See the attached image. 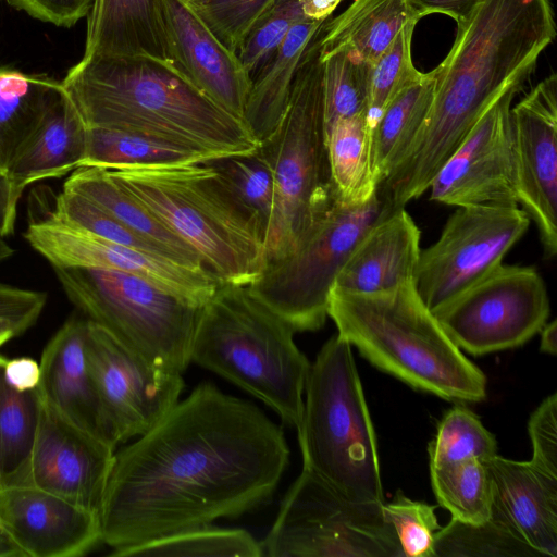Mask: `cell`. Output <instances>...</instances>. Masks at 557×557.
<instances>
[{
	"mask_svg": "<svg viewBox=\"0 0 557 557\" xmlns=\"http://www.w3.org/2000/svg\"><path fill=\"white\" fill-rule=\"evenodd\" d=\"M288 462L283 430L259 407L202 382L115 451L99 515L101 542L115 557L238 518L272 497Z\"/></svg>",
	"mask_w": 557,
	"mask_h": 557,
	"instance_id": "obj_1",
	"label": "cell"
},
{
	"mask_svg": "<svg viewBox=\"0 0 557 557\" xmlns=\"http://www.w3.org/2000/svg\"><path fill=\"white\" fill-rule=\"evenodd\" d=\"M491 519L543 557H557V475L533 462L494 456Z\"/></svg>",
	"mask_w": 557,
	"mask_h": 557,
	"instance_id": "obj_22",
	"label": "cell"
},
{
	"mask_svg": "<svg viewBox=\"0 0 557 557\" xmlns=\"http://www.w3.org/2000/svg\"><path fill=\"white\" fill-rule=\"evenodd\" d=\"M296 430L304 468L348 498L384 503L374 428L351 346L338 334L310 363Z\"/></svg>",
	"mask_w": 557,
	"mask_h": 557,
	"instance_id": "obj_7",
	"label": "cell"
},
{
	"mask_svg": "<svg viewBox=\"0 0 557 557\" xmlns=\"http://www.w3.org/2000/svg\"><path fill=\"white\" fill-rule=\"evenodd\" d=\"M324 131L337 120L368 114L371 66L352 51H322Z\"/></svg>",
	"mask_w": 557,
	"mask_h": 557,
	"instance_id": "obj_35",
	"label": "cell"
},
{
	"mask_svg": "<svg viewBox=\"0 0 557 557\" xmlns=\"http://www.w3.org/2000/svg\"><path fill=\"white\" fill-rule=\"evenodd\" d=\"M322 33L302 59L278 124L257 150L274 182L267 262L294 250L334 195L325 146Z\"/></svg>",
	"mask_w": 557,
	"mask_h": 557,
	"instance_id": "obj_8",
	"label": "cell"
},
{
	"mask_svg": "<svg viewBox=\"0 0 557 557\" xmlns=\"http://www.w3.org/2000/svg\"><path fill=\"white\" fill-rule=\"evenodd\" d=\"M532 444L531 462L557 475V394L546 397L528 422Z\"/></svg>",
	"mask_w": 557,
	"mask_h": 557,
	"instance_id": "obj_46",
	"label": "cell"
},
{
	"mask_svg": "<svg viewBox=\"0 0 557 557\" xmlns=\"http://www.w3.org/2000/svg\"><path fill=\"white\" fill-rule=\"evenodd\" d=\"M392 210L375 195L349 206L335 194L289 253L265 263L249 290L297 332L320 330L334 281L363 234Z\"/></svg>",
	"mask_w": 557,
	"mask_h": 557,
	"instance_id": "obj_10",
	"label": "cell"
},
{
	"mask_svg": "<svg viewBox=\"0 0 557 557\" xmlns=\"http://www.w3.org/2000/svg\"><path fill=\"white\" fill-rule=\"evenodd\" d=\"M0 355V471L2 485L28 457L38 421L39 399L35 389L20 391L3 375Z\"/></svg>",
	"mask_w": 557,
	"mask_h": 557,
	"instance_id": "obj_36",
	"label": "cell"
},
{
	"mask_svg": "<svg viewBox=\"0 0 557 557\" xmlns=\"http://www.w3.org/2000/svg\"><path fill=\"white\" fill-rule=\"evenodd\" d=\"M417 20H411L399 30L389 47L371 66L368 120L371 129L386 103L404 86L417 78L411 59V39Z\"/></svg>",
	"mask_w": 557,
	"mask_h": 557,
	"instance_id": "obj_41",
	"label": "cell"
},
{
	"mask_svg": "<svg viewBox=\"0 0 557 557\" xmlns=\"http://www.w3.org/2000/svg\"><path fill=\"white\" fill-rule=\"evenodd\" d=\"M295 333L248 285L219 283L202 306L191 362L257 397L297 429L310 362Z\"/></svg>",
	"mask_w": 557,
	"mask_h": 557,
	"instance_id": "obj_6",
	"label": "cell"
},
{
	"mask_svg": "<svg viewBox=\"0 0 557 557\" xmlns=\"http://www.w3.org/2000/svg\"><path fill=\"white\" fill-rule=\"evenodd\" d=\"M519 88L495 100L433 177L430 199L446 206H518L511 102Z\"/></svg>",
	"mask_w": 557,
	"mask_h": 557,
	"instance_id": "obj_17",
	"label": "cell"
},
{
	"mask_svg": "<svg viewBox=\"0 0 557 557\" xmlns=\"http://www.w3.org/2000/svg\"><path fill=\"white\" fill-rule=\"evenodd\" d=\"M211 161L184 147L138 133L87 127L82 166L106 170Z\"/></svg>",
	"mask_w": 557,
	"mask_h": 557,
	"instance_id": "obj_32",
	"label": "cell"
},
{
	"mask_svg": "<svg viewBox=\"0 0 557 557\" xmlns=\"http://www.w3.org/2000/svg\"><path fill=\"white\" fill-rule=\"evenodd\" d=\"M12 255V247L7 243L4 237L0 236V263L9 259Z\"/></svg>",
	"mask_w": 557,
	"mask_h": 557,
	"instance_id": "obj_54",
	"label": "cell"
},
{
	"mask_svg": "<svg viewBox=\"0 0 557 557\" xmlns=\"http://www.w3.org/2000/svg\"><path fill=\"white\" fill-rule=\"evenodd\" d=\"M337 334L374 367L409 386L455 403L486 396V377L445 333L412 281L374 294L331 289Z\"/></svg>",
	"mask_w": 557,
	"mask_h": 557,
	"instance_id": "obj_4",
	"label": "cell"
},
{
	"mask_svg": "<svg viewBox=\"0 0 557 557\" xmlns=\"http://www.w3.org/2000/svg\"><path fill=\"white\" fill-rule=\"evenodd\" d=\"M434 92V73L420 75L386 103L372 128V168L379 184L400 162L418 136Z\"/></svg>",
	"mask_w": 557,
	"mask_h": 557,
	"instance_id": "obj_30",
	"label": "cell"
},
{
	"mask_svg": "<svg viewBox=\"0 0 557 557\" xmlns=\"http://www.w3.org/2000/svg\"><path fill=\"white\" fill-rule=\"evenodd\" d=\"M2 487V475H1V471H0V488Z\"/></svg>",
	"mask_w": 557,
	"mask_h": 557,
	"instance_id": "obj_57",
	"label": "cell"
},
{
	"mask_svg": "<svg viewBox=\"0 0 557 557\" xmlns=\"http://www.w3.org/2000/svg\"><path fill=\"white\" fill-rule=\"evenodd\" d=\"M456 40L433 71L425 121L400 162L379 186L392 210L419 198L482 114L521 88L556 35L549 0H479L458 23Z\"/></svg>",
	"mask_w": 557,
	"mask_h": 557,
	"instance_id": "obj_2",
	"label": "cell"
},
{
	"mask_svg": "<svg viewBox=\"0 0 557 557\" xmlns=\"http://www.w3.org/2000/svg\"><path fill=\"white\" fill-rule=\"evenodd\" d=\"M277 0H200L189 3L231 51L237 53L252 27Z\"/></svg>",
	"mask_w": 557,
	"mask_h": 557,
	"instance_id": "obj_44",
	"label": "cell"
},
{
	"mask_svg": "<svg viewBox=\"0 0 557 557\" xmlns=\"http://www.w3.org/2000/svg\"><path fill=\"white\" fill-rule=\"evenodd\" d=\"M61 85L87 127L138 133L209 160L251 154L260 145L243 120L206 96L172 61L82 58Z\"/></svg>",
	"mask_w": 557,
	"mask_h": 557,
	"instance_id": "obj_3",
	"label": "cell"
},
{
	"mask_svg": "<svg viewBox=\"0 0 557 557\" xmlns=\"http://www.w3.org/2000/svg\"><path fill=\"white\" fill-rule=\"evenodd\" d=\"M14 338V336L9 332H0V347Z\"/></svg>",
	"mask_w": 557,
	"mask_h": 557,
	"instance_id": "obj_55",
	"label": "cell"
},
{
	"mask_svg": "<svg viewBox=\"0 0 557 557\" xmlns=\"http://www.w3.org/2000/svg\"><path fill=\"white\" fill-rule=\"evenodd\" d=\"M187 1L188 3H194V2H197V1H200V0H185Z\"/></svg>",
	"mask_w": 557,
	"mask_h": 557,
	"instance_id": "obj_56",
	"label": "cell"
},
{
	"mask_svg": "<svg viewBox=\"0 0 557 557\" xmlns=\"http://www.w3.org/2000/svg\"><path fill=\"white\" fill-rule=\"evenodd\" d=\"M0 524L24 557H79L101 542L98 513L29 485H2Z\"/></svg>",
	"mask_w": 557,
	"mask_h": 557,
	"instance_id": "obj_19",
	"label": "cell"
},
{
	"mask_svg": "<svg viewBox=\"0 0 557 557\" xmlns=\"http://www.w3.org/2000/svg\"><path fill=\"white\" fill-rule=\"evenodd\" d=\"M9 1V0H8Z\"/></svg>",
	"mask_w": 557,
	"mask_h": 557,
	"instance_id": "obj_58",
	"label": "cell"
},
{
	"mask_svg": "<svg viewBox=\"0 0 557 557\" xmlns=\"http://www.w3.org/2000/svg\"><path fill=\"white\" fill-rule=\"evenodd\" d=\"M420 230L405 208L379 219L360 238L331 289L374 294L411 282L421 252Z\"/></svg>",
	"mask_w": 557,
	"mask_h": 557,
	"instance_id": "obj_23",
	"label": "cell"
},
{
	"mask_svg": "<svg viewBox=\"0 0 557 557\" xmlns=\"http://www.w3.org/2000/svg\"><path fill=\"white\" fill-rule=\"evenodd\" d=\"M51 216L112 243L170 260L160 247L135 234L89 199L74 191L62 189L58 194Z\"/></svg>",
	"mask_w": 557,
	"mask_h": 557,
	"instance_id": "obj_40",
	"label": "cell"
},
{
	"mask_svg": "<svg viewBox=\"0 0 557 557\" xmlns=\"http://www.w3.org/2000/svg\"><path fill=\"white\" fill-rule=\"evenodd\" d=\"M432 488L438 504L451 519L481 524L492 513V483L484 462L469 459L430 468Z\"/></svg>",
	"mask_w": 557,
	"mask_h": 557,
	"instance_id": "obj_34",
	"label": "cell"
},
{
	"mask_svg": "<svg viewBox=\"0 0 557 557\" xmlns=\"http://www.w3.org/2000/svg\"><path fill=\"white\" fill-rule=\"evenodd\" d=\"M114 454V448L74 426L39 399L30 453L3 485L35 486L100 515Z\"/></svg>",
	"mask_w": 557,
	"mask_h": 557,
	"instance_id": "obj_15",
	"label": "cell"
},
{
	"mask_svg": "<svg viewBox=\"0 0 557 557\" xmlns=\"http://www.w3.org/2000/svg\"><path fill=\"white\" fill-rule=\"evenodd\" d=\"M62 91L61 83L42 75L0 69V174L36 132Z\"/></svg>",
	"mask_w": 557,
	"mask_h": 557,
	"instance_id": "obj_29",
	"label": "cell"
},
{
	"mask_svg": "<svg viewBox=\"0 0 557 557\" xmlns=\"http://www.w3.org/2000/svg\"><path fill=\"white\" fill-rule=\"evenodd\" d=\"M24 237L52 268H96L135 274L197 307L211 298L220 283L205 269H191L112 243L51 215L29 222Z\"/></svg>",
	"mask_w": 557,
	"mask_h": 557,
	"instance_id": "obj_16",
	"label": "cell"
},
{
	"mask_svg": "<svg viewBox=\"0 0 557 557\" xmlns=\"http://www.w3.org/2000/svg\"><path fill=\"white\" fill-rule=\"evenodd\" d=\"M383 503L346 497L304 468L260 542L270 557H404Z\"/></svg>",
	"mask_w": 557,
	"mask_h": 557,
	"instance_id": "obj_11",
	"label": "cell"
},
{
	"mask_svg": "<svg viewBox=\"0 0 557 557\" xmlns=\"http://www.w3.org/2000/svg\"><path fill=\"white\" fill-rule=\"evenodd\" d=\"M304 18L297 0H277L252 27L237 52L251 82L274 57L290 28Z\"/></svg>",
	"mask_w": 557,
	"mask_h": 557,
	"instance_id": "obj_42",
	"label": "cell"
},
{
	"mask_svg": "<svg viewBox=\"0 0 557 557\" xmlns=\"http://www.w3.org/2000/svg\"><path fill=\"white\" fill-rule=\"evenodd\" d=\"M411 20L420 18L408 0H354L343 13L326 21L322 51L346 49L373 65Z\"/></svg>",
	"mask_w": 557,
	"mask_h": 557,
	"instance_id": "obj_28",
	"label": "cell"
},
{
	"mask_svg": "<svg viewBox=\"0 0 557 557\" xmlns=\"http://www.w3.org/2000/svg\"><path fill=\"white\" fill-rule=\"evenodd\" d=\"M261 557L263 552L248 531L200 525L127 547L115 557Z\"/></svg>",
	"mask_w": 557,
	"mask_h": 557,
	"instance_id": "obj_33",
	"label": "cell"
},
{
	"mask_svg": "<svg viewBox=\"0 0 557 557\" xmlns=\"http://www.w3.org/2000/svg\"><path fill=\"white\" fill-rule=\"evenodd\" d=\"M169 60L206 96L244 120L251 79L185 0H159Z\"/></svg>",
	"mask_w": 557,
	"mask_h": 557,
	"instance_id": "obj_20",
	"label": "cell"
},
{
	"mask_svg": "<svg viewBox=\"0 0 557 557\" xmlns=\"http://www.w3.org/2000/svg\"><path fill=\"white\" fill-rule=\"evenodd\" d=\"M47 302L42 292L16 287L0 282V332L14 337L34 326Z\"/></svg>",
	"mask_w": 557,
	"mask_h": 557,
	"instance_id": "obj_45",
	"label": "cell"
},
{
	"mask_svg": "<svg viewBox=\"0 0 557 557\" xmlns=\"http://www.w3.org/2000/svg\"><path fill=\"white\" fill-rule=\"evenodd\" d=\"M0 557H24L23 552L14 543L8 532L0 524Z\"/></svg>",
	"mask_w": 557,
	"mask_h": 557,
	"instance_id": "obj_53",
	"label": "cell"
},
{
	"mask_svg": "<svg viewBox=\"0 0 557 557\" xmlns=\"http://www.w3.org/2000/svg\"><path fill=\"white\" fill-rule=\"evenodd\" d=\"M87 126L64 89L8 171L23 194L35 182L61 177L82 166Z\"/></svg>",
	"mask_w": 557,
	"mask_h": 557,
	"instance_id": "obj_24",
	"label": "cell"
},
{
	"mask_svg": "<svg viewBox=\"0 0 557 557\" xmlns=\"http://www.w3.org/2000/svg\"><path fill=\"white\" fill-rule=\"evenodd\" d=\"M432 312L461 350L485 355L527 343L547 322L550 307L534 268L500 264Z\"/></svg>",
	"mask_w": 557,
	"mask_h": 557,
	"instance_id": "obj_12",
	"label": "cell"
},
{
	"mask_svg": "<svg viewBox=\"0 0 557 557\" xmlns=\"http://www.w3.org/2000/svg\"><path fill=\"white\" fill-rule=\"evenodd\" d=\"M517 203L539 232L545 259L557 253V75L510 109Z\"/></svg>",
	"mask_w": 557,
	"mask_h": 557,
	"instance_id": "obj_18",
	"label": "cell"
},
{
	"mask_svg": "<svg viewBox=\"0 0 557 557\" xmlns=\"http://www.w3.org/2000/svg\"><path fill=\"white\" fill-rule=\"evenodd\" d=\"M211 162L238 202L251 214L265 240L274 205V182L265 161L256 151Z\"/></svg>",
	"mask_w": 557,
	"mask_h": 557,
	"instance_id": "obj_39",
	"label": "cell"
},
{
	"mask_svg": "<svg viewBox=\"0 0 557 557\" xmlns=\"http://www.w3.org/2000/svg\"><path fill=\"white\" fill-rule=\"evenodd\" d=\"M333 188L341 201L360 206L377 195L372 168V129L368 114L337 120L325 132Z\"/></svg>",
	"mask_w": 557,
	"mask_h": 557,
	"instance_id": "obj_31",
	"label": "cell"
},
{
	"mask_svg": "<svg viewBox=\"0 0 557 557\" xmlns=\"http://www.w3.org/2000/svg\"><path fill=\"white\" fill-rule=\"evenodd\" d=\"M63 189L89 199L132 232L160 247L173 262L191 269H205L197 253L123 191L104 169L81 166L70 174Z\"/></svg>",
	"mask_w": 557,
	"mask_h": 557,
	"instance_id": "obj_27",
	"label": "cell"
},
{
	"mask_svg": "<svg viewBox=\"0 0 557 557\" xmlns=\"http://www.w3.org/2000/svg\"><path fill=\"white\" fill-rule=\"evenodd\" d=\"M382 509L395 531L404 557H435L434 539L441 529L436 506L412 500L398 491L392 502L382 504Z\"/></svg>",
	"mask_w": 557,
	"mask_h": 557,
	"instance_id": "obj_43",
	"label": "cell"
},
{
	"mask_svg": "<svg viewBox=\"0 0 557 557\" xmlns=\"http://www.w3.org/2000/svg\"><path fill=\"white\" fill-rule=\"evenodd\" d=\"M88 320L72 315L46 344L36 387L64 420L116 449L119 443L98 396L86 351Z\"/></svg>",
	"mask_w": 557,
	"mask_h": 557,
	"instance_id": "obj_21",
	"label": "cell"
},
{
	"mask_svg": "<svg viewBox=\"0 0 557 557\" xmlns=\"http://www.w3.org/2000/svg\"><path fill=\"white\" fill-rule=\"evenodd\" d=\"M428 453L430 468L469 459L486 463L497 455V443L475 413L457 405L442 418Z\"/></svg>",
	"mask_w": 557,
	"mask_h": 557,
	"instance_id": "obj_37",
	"label": "cell"
},
{
	"mask_svg": "<svg viewBox=\"0 0 557 557\" xmlns=\"http://www.w3.org/2000/svg\"><path fill=\"white\" fill-rule=\"evenodd\" d=\"M479 0H408L409 5L419 18L443 13L453 17L457 24L469 16Z\"/></svg>",
	"mask_w": 557,
	"mask_h": 557,
	"instance_id": "obj_49",
	"label": "cell"
},
{
	"mask_svg": "<svg viewBox=\"0 0 557 557\" xmlns=\"http://www.w3.org/2000/svg\"><path fill=\"white\" fill-rule=\"evenodd\" d=\"M327 20L297 22L271 61L252 79L244 120L259 143L278 124L302 59Z\"/></svg>",
	"mask_w": 557,
	"mask_h": 557,
	"instance_id": "obj_26",
	"label": "cell"
},
{
	"mask_svg": "<svg viewBox=\"0 0 557 557\" xmlns=\"http://www.w3.org/2000/svg\"><path fill=\"white\" fill-rule=\"evenodd\" d=\"M3 375L20 391L35 389L39 382V363L28 357L9 359L3 356Z\"/></svg>",
	"mask_w": 557,
	"mask_h": 557,
	"instance_id": "obj_48",
	"label": "cell"
},
{
	"mask_svg": "<svg viewBox=\"0 0 557 557\" xmlns=\"http://www.w3.org/2000/svg\"><path fill=\"white\" fill-rule=\"evenodd\" d=\"M435 557H543L490 518L481 524L451 519L434 539Z\"/></svg>",
	"mask_w": 557,
	"mask_h": 557,
	"instance_id": "obj_38",
	"label": "cell"
},
{
	"mask_svg": "<svg viewBox=\"0 0 557 557\" xmlns=\"http://www.w3.org/2000/svg\"><path fill=\"white\" fill-rule=\"evenodd\" d=\"M530 223L518 206L458 207L420 252L412 283L421 300L434 311L488 275Z\"/></svg>",
	"mask_w": 557,
	"mask_h": 557,
	"instance_id": "obj_13",
	"label": "cell"
},
{
	"mask_svg": "<svg viewBox=\"0 0 557 557\" xmlns=\"http://www.w3.org/2000/svg\"><path fill=\"white\" fill-rule=\"evenodd\" d=\"M69 300L89 321L147 363L183 373L202 307L149 281L96 268H52Z\"/></svg>",
	"mask_w": 557,
	"mask_h": 557,
	"instance_id": "obj_9",
	"label": "cell"
},
{
	"mask_svg": "<svg viewBox=\"0 0 557 557\" xmlns=\"http://www.w3.org/2000/svg\"><path fill=\"white\" fill-rule=\"evenodd\" d=\"M30 16L57 26L71 27L87 16L94 0H9Z\"/></svg>",
	"mask_w": 557,
	"mask_h": 557,
	"instance_id": "obj_47",
	"label": "cell"
},
{
	"mask_svg": "<svg viewBox=\"0 0 557 557\" xmlns=\"http://www.w3.org/2000/svg\"><path fill=\"white\" fill-rule=\"evenodd\" d=\"M86 351L119 445L149 431L180 400L182 373L147 363L89 320Z\"/></svg>",
	"mask_w": 557,
	"mask_h": 557,
	"instance_id": "obj_14",
	"label": "cell"
},
{
	"mask_svg": "<svg viewBox=\"0 0 557 557\" xmlns=\"http://www.w3.org/2000/svg\"><path fill=\"white\" fill-rule=\"evenodd\" d=\"M145 55L169 60L159 0H94L83 58Z\"/></svg>",
	"mask_w": 557,
	"mask_h": 557,
	"instance_id": "obj_25",
	"label": "cell"
},
{
	"mask_svg": "<svg viewBox=\"0 0 557 557\" xmlns=\"http://www.w3.org/2000/svg\"><path fill=\"white\" fill-rule=\"evenodd\" d=\"M21 196L8 175L0 174V236L4 238L14 233Z\"/></svg>",
	"mask_w": 557,
	"mask_h": 557,
	"instance_id": "obj_50",
	"label": "cell"
},
{
	"mask_svg": "<svg viewBox=\"0 0 557 557\" xmlns=\"http://www.w3.org/2000/svg\"><path fill=\"white\" fill-rule=\"evenodd\" d=\"M305 17L322 21L330 17L343 0H297Z\"/></svg>",
	"mask_w": 557,
	"mask_h": 557,
	"instance_id": "obj_51",
	"label": "cell"
},
{
	"mask_svg": "<svg viewBox=\"0 0 557 557\" xmlns=\"http://www.w3.org/2000/svg\"><path fill=\"white\" fill-rule=\"evenodd\" d=\"M104 171L184 240L220 283L250 285L263 271V236L211 161Z\"/></svg>",
	"mask_w": 557,
	"mask_h": 557,
	"instance_id": "obj_5",
	"label": "cell"
},
{
	"mask_svg": "<svg viewBox=\"0 0 557 557\" xmlns=\"http://www.w3.org/2000/svg\"><path fill=\"white\" fill-rule=\"evenodd\" d=\"M541 334L540 350L548 355H556L557 351V322L553 320L545 323L539 332Z\"/></svg>",
	"mask_w": 557,
	"mask_h": 557,
	"instance_id": "obj_52",
	"label": "cell"
}]
</instances>
